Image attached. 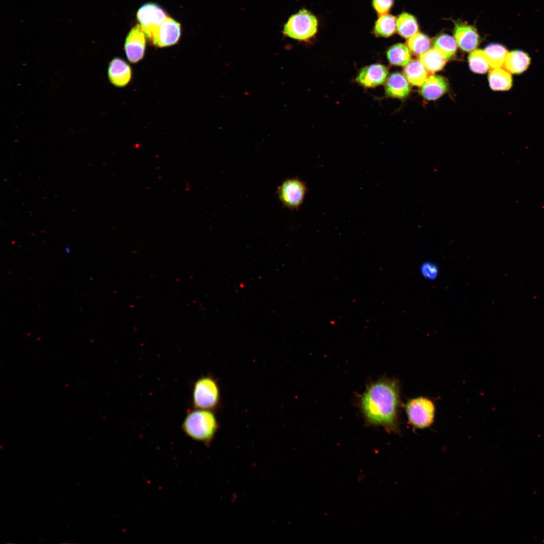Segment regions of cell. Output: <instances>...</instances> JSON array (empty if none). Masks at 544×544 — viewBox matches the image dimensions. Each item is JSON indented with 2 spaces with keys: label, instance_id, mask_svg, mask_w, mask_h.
Returning <instances> with one entry per match:
<instances>
[{
  "label": "cell",
  "instance_id": "cell-24",
  "mask_svg": "<svg viewBox=\"0 0 544 544\" xmlns=\"http://www.w3.org/2000/svg\"><path fill=\"white\" fill-rule=\"evenodd\" d=\"M470 70L474 73L485 74L491 68L484 50L475 49L468 57Z\"/></svg>",
  "mask_w": 544,
  "mask_h": 544
},
{
  "label": "cell",
  "instance_id": "cell-22",
  "mask_svg": "<svg viewBox=\"0 0 544 544\" xmlns=\"http://www.w3.org/2000/svg\"><path fill=\"white\" fill-rule=\"evenodd\" d=\"M457 45L455 38L445 34L438 36L433 43L434 48L438 50L446 60L455 54Z\"/></svg>",
  "mask_w": 544,
  "mask_h": 544
},
{
  "label": "cell",
  "instance_id": "cell-7",
  "mask_svg": "<svg viewBox=\"0 0 544 544\" xmlns=\"http://www.w3.org/2000/svg\"><path fill=\"white\" fill-rule=\"evenodd\" d=\"M168 17L166 12L161 7L153 3L144 4L139 8L137 14L140 25L150 40Z\"/></svg>",
  "mask_w": 544,
  "mask_h": 544
},
{
  "label": "cell",
  "instance_id": "cell-20",
  "mask_svg": "<svg viewBox=\"0 0 544 544\" xmlns=\"http://www.w3.org/2000/svg\"><path fill=\"white\" fill-rule=\"evenodd\" d=\"M489 63L492 69L502 67L508 53L506 48L498 43H492L487 45L484 50Z\"/></svg>",
  "mask_w": 544,
  "mask_h": 544
},
{
  "label": "cell",
  "instance_id": "cell-10",
  "mask_svg": "<svg viewBox=\"0 0 544 544\" xmlns=\"http://www.w3.org/2000/svg\"><path fill=\"white\" fill-rule=\"evenodd\" d=\"M388 75L386 66L373 64L363 68L358 74L357 82L365 88H374L383 84Z\"/></svg>",
  "mask_w": 544,
  "mask_h": 544
},
{
  "label": "cell",
  "instance_id": "cell-9",
  "mask_svg": "<svg viewBox=\"0 0 544 544\" xmlns=\"http://www.w3.org/2000/svg\"><path fill=\"white\" fill-rule=\"evenodd\" d=\"M180 36V24L168 17L154 33L150 41L157 47H165L177 43Z\"/></svg>",
  "mask_w": 544,
  "mask_h": 544
},
{
  "label": "cell",
  "instance_id": "cell-23",
  "mask_svg": "<svg viewBox=\"0 0 544 544\" xmlns=\"http://www.w3.org/2000/svg\"><path fill=\"white\" fill-rule=\"evenodd\" d=\"M396 29V18L391 15L385 14L380 15L376 21L374 33L377 36L388 37L394 33Z\"/></svg>",
  "mask_w": 544,
  "mask_h": 544
},
{
  "label": "cell",
  "instance_id": "cell-6",
  "mask_svg": "<svg viewBox=\"0 0 544 544\" xmlns=\"http://www.w3.org/2000/svg\"><path fill=\"white\" fill-rule=\"evenodd\" d=\"M306 183L298 177L288 178L278 186L277 194L282 205L297 211L303 203L308 192Z\"/></svg>",
  "mask_w": 544,
  "mask_h": 544
},
{
  "label": "cell",
  "instance_id": "cell-28",
  "mask_svg": "<svg viewBox=\"0 0 544 544\" xmlns=\"http://www.w3.org/2000/svg\"><path fill=\"white\" fill-rule=\"evenodd\" d=\"M65 250L67 253H70V247L69 246L65 247Z\"/></svg>",
  "mask_w": 544,
  "mask_h": 544
},
{
  "label": "cell",
  "instance_id": "cell-8",
  "mask_svg": "<svg viewBox=\"0 0 544 544\" xmlns=\"http://www.w3.org/2000/svg\"><path fill=\"white\" fill-rule=\"evenodd\" d=\"M146 35L140 24L134 26L127 34L124 43L125 52L128 60L137 63L144 56Z\"/></svg>",
  "mask_w": 544,
  "mask_h": 544
},
{
  "label": "cell",
  "instance_id": "cell-26",
  "mask_svg": "<svg viewBox=\"0 0 544 544\" xmlns=\"http://www.w3.org/2000/svg\"><path fill=\"white\" fill-rule=\"evenodd\" d=\"M420 273L424 279L429 281H434L438 278L439 269L434 262L425 261L420 266Z\"/></svg>",
  "mask_w": 544,
  "mask_h": 544
},
{
  "label": "cell",
  "instance_id": "cell-27",
  "mask_svg": "<svg viewBox=\"0 0 544 544\" xmlns=\"http://www.w3.org/2000/svg\"><path fill=\"white\" fill-rule=\"evenodd\" d=\"M373 6L380 15L387 14L393 4V0H372Z\"/></svg>",
  "mask_w": 544,
  "mask_h": 544
},
{
  "label": "cell",
  "instance_id": "cell-21",
  "mask_svg": "<svg viewBox=\"0 0 544 544\" xmlns=\"http://www.w3.org/2000/svg\"><path fill=\"white\" fill-rule=\"evenodd\" d=\"M396 29L401 36L409 38L418 32L419 26L413 15L403 13L396 19Z\"/></svg>",
  "mask_w": 544,
  "mask_h": 544
},
{
  "label": "cell",
  "instance_id": "cell-13",
  "mask_svg": "<svg viewBox=\"0 0 544 544\" xmlns=\"http://www.w3.org/2000/svg\"><path fill=\"white\" fill-rule=\"evenodd\" d=\"M448 86L447 81L444 77L431 75L421 86L420 93L427 100H435L447 92Z\"/></svg>",
  "mask_w": 544,
  "mask_h": 544
},
{
  "label": "cell",
  "instance_id": "cell-3",
  "mask_svg": "<svg viewBox=\"0 0 544 544\" xmlns=\"http://www.w3.org/2000/svg\"><path fill=\"white\" fill-rule=\"evenodd\" d=\"M192 402L195 409L214 411L221 404L217 380L212 375L202 376L193 383Z\"/></svg>",
  "mask_w": 544,
  "mask_h": 544
},
{
  "label": "cell",
  "instance_id": "cell-17",
  "mask_svg": "<svg viewBox=\"0 0 544 544\" xmlns=\"http://www.w3.org/2000/svg\"><path fill=\"white\" fill-rule=\"evenodd\" d=\"M428 71L419 60L414 59L405 65L403 74L413 86H421L428 78Z\"/></svg>",
  "mask_w": 544,
  "mask_h": 544
},
{
  "label": "cell",
  "instance_id": "cell-5",
  "mask_svg": "<svg viewBox=\"0 0 544 544\" xmlns=\"http://www.w3.org/2000/svg\"><path fill=\"white\" fill-rule=\"evenodd\" d=\"M409 422L414 429H424L433 423L435 406L427 397L420 396L410 399L405 406Z\"/></svg>",
  "mask_w": 544,
  "mask_h": 544
},
{
  "label": "cell",
  "instance_id": "cell-12",
  "mask_svg": "<svg viewBox=\"0 0 544 544\" xmlns=\"http://www.w3.org/2000/svg\"><path fill=\"white\" fill-rule=\"evenodd\" d=\"M454 38L460 49L466 52L475 50L480 41L479 35L475 28L464 24L455 25Z\"/></svg>",
  "mask_w": 544,
  "mask_h": 544
},
{
  "label": "cell",
  "instance_id": "cell-15",
  "mask_svg": "<svg viewBox=\"0 0 544 544\" xmlns=\"http://www.w3.org/2000/svg\"><path fill=\"white\" fill-rule=\"evenodd\" d=\"M530 63L529 55L523 50L517 49L508 53L504 65L510 73L519 75L525 72Z\"/></svg>",
  "mask_w": 544,
  "mask_h": 544
},
{
  "label": "cell",
  "instance_id": "cell-14",
  "mask_svg": "<svg viewBox=\"0 0 544 544\" xmlns=\"http://www.w3.org/2000/svg\"><path fill=\"white\" fill-rule=\"evenodd\" d=\"M385 90L388 96L402 99L409 95L411 87L404 76L399 73H394L388 77Z\"/></svg>",
  "mask_w": 544,
  "mask_h": 544
},
{
  "label": "cell",
  "instance_id": "cell-4",
  "mask_svg": "<svg viewBox=\"0 0 544 544\" xmlns=\"http://www.w3.org/2000/svg\"><path fill=\"white\" fill-rule=\"evenodd\" d=\"M316 17L308 10L303 9L291 15L283 26L284 35L301 41H307L313 37L317 31Z\"/></svg>",
  "mask_w": 544,
  "mask_h": 544
},
{
  "label": "cell",
  "instance_id": "cell-1",
  "mask_svg": "<svg viewBox=\"0 0 544 544\" xmlns=\"http://www.w3.org/2000/svg\"><path fill=\"white\" fill-rule=\"evenodd\" d=\"M359 402L367 424L383 427L390 432H400L398 421L400 390L397 380L382 379L372 383L361 395Z\"/></svg>",
  "mask_w": 544,
  "mask_h": 544
},
{
  "label": "cell",
  "instance_id": "cell-18",
  "mask_svg": "<svg viewBox=\"0 0 544 544\" xmlns=\"http://www.w3.org/2000/svg\"><path fill=\"white\" fill-rule=\"evenodd\" d=\"M419 60L427 71L431 73L441 70L446 62L441 53L435 48L430 49L420 55Z\"/></svg>",
  "mask_w": 544,
  "mask_h": 544
},
{
  "label": "cell",
  "instance_id": "cell-25",
  "mask_svg": "<svg viewBox=\"0 0 544 544\" xmlns=\"http://www.w3.org/2000/svg\"><path fill=\"white\" fill-rule=\"evenodd\" d=\"M431 45V41L429 37L420 32L408 38L407 41V46L410 50L416 55H420L429 50Z\"/></svg>",
  "mask_w": 544,
  "mask_h": 544
},
{
  "label": "cell",
  "instance_id": "cell-19",
  "mask_svg": "<svg viewBox=\"0 0 544 544\" xmlns=\"http://www.w3.org/2000/svg\"><path fill=\"white\" fill-rule=\"evenodd\" d=\"M387 57L390 64L405 66L411 61V52L407 45L398 43L391 46L387 51Z\"/></svg>",
  "mask_w": 544,
  "mask_h": 544
},
{
  "label": "cell",
  "instance_id": "cell-16",
  "mask_svg": "<svg viewBox=\"0 0 544 544\" xmlns=\"http://www.w3.org/2000/svg\"><path fill=\"white\" fill-rule=\"evenodd\" d=\"M490 88L495 91H507L512 86V77L509 72L501 67L492 69L488 75Z\"/></svg>",
  "mask_w": 544,
  "mask_h": 544
},
{
  "label": "cell",
  "instance_id": "cell-11",
  "mask_svg": "<svg viewBox=\"0 0 544 544\" xmlns=\"http://www.w3.org/2000/svg\"><path fill=\"white\" fill-rule=\"evenodd\" d=\"M108 76L112 84L117 87H123L131 79V68L123 59L115 57L109 62Z\"/></svg>",
  "mask_w": 544,
  "mask_h": 544
},
{
  "label": "cell",
  "instance_id": "cell-2",
  "mask_svg": "<svg viewBox=\"0 0 544 544\" xmlns=\"http://www.w3.org/2000/svg\"><path fill=\"white\" fill-rule=\"evenodd\" d=\"M219 426L212 411L195 409L186 416L181 428L190 438L202 442L209 447L213 441Z\"/></svg>",
  "mask_w": 544,
  "mask_h": 544
}]
</instances>
